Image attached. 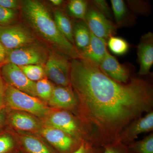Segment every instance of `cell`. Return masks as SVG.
Wrapping results in <instances>:
<instances>
[{
  "label": "cell",
  "mask_w": 153,
  "mask_h": 153,
  "mask_svg": "<svg viewBox=\"0 0 153 153\" xmlns=\"http://www.w3.org/2000/svg\"><path fill=\"white\" fill-rule=\"evenodd\" d=\"M70 84L78 99L76 116L100 146L118 142L127 126L153 110L152 80L133 76L121 83L84 58L71 60Z\"/></svg>",
  "instance_id": "obj_1"
},
{
  "label": "cell",
  "mask_w": 153,
  "mask_h": 153,
  "mask_svg": "<svg viewBox=\"0 0 153 153\" xmlns=\"http://www.w3.org/2000/svg\"><path fill=\"white\" fill-rule=\"evenodd\" d=\"M89 5V2L84 0H71L67 6L68 13L78 20L85 19Z\"/></svg>",
  "instance_id": "obj_24"
},
{
  "label": "cell",
  "mask_w": 153,
  "mask_h": 153,
  "mask_svg": "<svg viewBox=\"0 0 153 153\" xmlns=\"http://www.w3.org/2000/svg\"><path fill=\"white\" fill-rule=\"evenodd\" d=\"M14 134L18 141L19 149L25 153H57L45 140L38 135L20 132Z\"/></svg>",
  "instance_id": "obj_14"
},
{
  "label": "cell",
  "mask_w": 153,
  "mask_h": 153,
  "mask_svg": "<svg viewBox=\"0 0 153 153\" xmlns=\"http://www.w3.org/2000/svg\"><path fill=\"white\" fill-rule=\"evenodd\" d=\"M41 120L45 125L58 129L80 140L99 146L87 126L73 113L50 108L46 116Z\"/></svg>",
  "instance_id": "obj_3"
},
{
  "label": "cell",
  "mask_w": 153,
  "mask_h": 153,
  "mask_svg": "<svg viewBox=\"0 0 153 153\" xmlns=\"http://www.w3.org/2000/svg\"><path fill=\"white\" fill-rule=\"evenodd\" d=\"M84 21L91 33L106 42L116 33L117 27L115 24L89 3Z\"/></svg>",
  "instance_id": "obj_10"
},
{
  "label": "cell",
  "mask_w": 153,
  "mask_h": 153,
  "mask_svg": "<svg viewBox=\"0 0 153 153\" xmlns=\"http://www.w3.org/2000/svg\"><path fill=\"white\" fill-rule=\"evenodd\" d=\"M13 153H25L24 152H23V151L21 150V149H19L16 152H14Z\"/></svg>",
  "instance_id": "obj_38"
},
{
  "label": "cell",
  "mask_w": 153,
  "mask_h": 153,
  "mask_svg": "<svg viewBox=\"0 0 153 153\" xmlns=\"http://www.w3.org/2000/svg\"><path fill=\"white\" fill-rule=\"evenodd\" d=\"M107 19L112 21L113 14L109 5L106 1L104 0H94L89 2Z\"/></svg>",
  "instance_id": "obj_29"
},
{
  "label": "cell",
  "mask_w": 153,
  "mask_h": 153,
  "mask_svg": "<svg viewBox=\"0 0 153 153\" xmlns=\"http://www.w3.org/2000/svg\"><path fill=\"white\" fill-rule=\"evenodd\" d=\"M113 16L114 17L117 27L128 25L127 22L130 20L128 6L123 0H111Z\"/></svg>",
  "instance_id": "obj_20"
},
{
  "label": "cell",
  "mask_w": 153,
  "mask_h": 153,
  "mask_svg": "<svg viewBox=\"0 0 153 153\" xmlns=\"http://www.w3.org/2000/svg\"><path fill=\"white\" fill-rule=\"evenodd\" d=\"M98 66L107 76L121 83H126L131 77L128 68L120 63L108 51Z\"/></svg>",
  "instance_id": "obj_16"
},
{
  "label": "cell",
  "mask_w": 153,
  "mask_h": 153,
  "mask_svg": "<svg viewBox=\"0 0 153 153\" xmlns=\"http://www.w3.org/2000/svg\"><path fill=\"white\" fill-rule=\"evenodd\" d=\"M127 6L134 13L148 15L150 12V4L148 1H127Z\"/></svg>",
  "instance_id": "obj_28"
},
{
  "label": "cell",
  "mask_w": 153,
  "mask_h": 153,
  "mask_svg": "<svg viewBox=\"0 0 153 153\" xmlns=\"http://www.w3.org/2000/svg\"><path fill=\"white\" fill-rule=\"evenodd\" d=\"M60 52L50 50L44 65L46 77L55 85L67 86L70 84L71 61Z\"/></svg>",
  "instance_id": "obj_6"
},
{
  "label": "cell",
  "mask_w": 153,
  "mask_h": 153,
  "mask_svg": "<svg viewBox=\"0 0 153 153\" xmlns=\"http://www.w3.org/2000/svg\"><path fill=\"white\" fill-rule=\"evenodd\" d=\"M102 147L83 141L79 147L71 153H102Z\"/></svg>",
  "instance_id": "obj_31"
},
{
  "label": "cell",
  "mask_w": 153,
  "mask_h": 153,
  "mask_svg": "<svg viewBox=\"0 0 153 153\" xmlns=\"http://www.w3.org/2000/svg\"><path fill=\"white\" fill-rule=\"evenodd\" d=\"M6 108V103L4 94L0 92V111Z\"/></svg>",
  "instance_id": "obj_35"
},
{
  "label": "cell",
  "mask_w": 153,
  "mask_h": 153,
  "mask_svg": "<svg viewBox=\"0 0 153 153\" xmlns=\"http://www.w3.org/2000/svg\"><path fill=\"white\" fill-rule=\"evenodd\" d=\"M22 4V1L18 0H0V6L10 10H19Z\"/></svg>",
  "instance_id": "obj_32"
},
{
  "label": "cell",
  "mask_w": 153,
  "mask_h": 153,
  "mask_svg": "<svg viewBox=\"0 0 153 153\" xmlns=\"http://www.w3.org/2000/svg\"><path fill=\"white\" fill-rule=\"evenodd\" d=\"M19 15V10H10L0 6V26L16 24Z\"/></svg>",
  "instance_id": "obj_27"
},
{
  "label": "cell",
  "mask_w": 153,
  "mask_h": 153,
  "mask_svg": "<svg viewBox=\"0 0 153 153\" xmlns=\"http://www.w3.org/2000/svg\"><path fill=\"white\" fill-rule=\"evenodd\" d=\"M126 145L131 153H153V132L143 139Z\"/></svg>",
  "instance_id": "obj_22"
},
{
  "label": "cell",
  "mask_w": 153,
  "mask_h": 153,
  "mask_svg": "<svg viewBox=\"0 0 153 153\" xmlns=\"http://www.w3.org/2000/svg\"><path fill=\"white\" fill-rule=\"evenodd\" d=\"M5 83L4 82L1 74L0 72V92L4 94L5 88Z\"/></svg>",
  "instance_id": "obj_36"
},
{
  "label": "cell",
  "mask_w": 153,
  "mask_h": 153,
  "mask_svg": "<svg viewBox=\"0 0 153 153\" xmlns=\"http://www.w3.org/2000/svg\"><path fill=\"white\" fill-rule=\"evenodd\" d=\"M54 85L47 77L37 81L36 82L37 97L47 104L52 95Z\"/></svg>",
  "instance_id": "obj_23"
},
{
  "label": "cell",
  "mask_w": 153,
  "mask_h": 153,
  "mask_svg": "<svg viewBox=\"0 0 153 153\" xmlns=\"http://www.w3.org/2000/svg\"><path fill=\"white\" fill-rule=\"evenodd\" d=\"M138 61L140 76L148 75L153 64V34L149 32L143 35L137 46Z\"/></svg>",
  "instance_id": "obj_15"
},
{
  "label": "cell",
  "mask_w": 153,
  "mask_h": 153,
  "mask_svg": "<svg viewBox=\"0 0 153 153\" xmlns=\"http://www.w3.org/2000/svg\"><path fill=\"white\" fill-rule=\"evenodd\" d=\"M7 55V49L0 44V66L4 64Z\"/></svg>",
  "instance_id": "obj_34"
},
{
  "label": "cell",
  "mask_w": 153,
  "mask_h": 153,
  "mask_svg": "<svg viewBox=\"0 0 153 153\" xmlns=\"http://www.w3.org/2000/svg\"><path fill=\"white\" fill-rule=\"evenodd\" d=\"M73 33L74 46L79 53L89 44L91 31L85 21L78 20L73 24Z\"/></svg>",
  "instance_id": "obj_18"
},
{
  "label": "cell",
  "mask_w": 153,
  "mask_h": 153,
  "mask_svg": "<svg viewBox=\"0 0 153 153\" xmlns=\"http://www.w3.org/2000/svg\"><path fill=\"white\" fill-rule=\"evenodd\" d=\"M102 153H131L127 145L120 141L102 146Z\"/></svg>",
  "instance_id": "obj_30"
},
{
  "label": "cell",
  "mask_w": 153,
  "mask_h": 153,
  "mask_svg": "<svg viewBox=\"0 0 153 153\" xmlns=\"http://www.w3.org/2000/svg\"><path fill=\"white\" fill-rule=\"evenodd\" d=\"M49 51L38 41L13 50H7L4 64L12 63L19 66L30 65L44 66Z\"/></svg>",
  "instance_id": "obj_5"
},
{
  "label": "cell",
  "mask_w": 153,
  "mask_h": 153,
  "mask_svg": "<svg viewBox=\"0 0 153 153\" xmlns=\"http://www.w3.org/2000/svg\"><path fill=\"white\" fill-rule=\"evenodd\" d=\"M6 108L29 113L42 119L50 108L37 97L32 96L8 85L4 92Z\"/></svg>",
  "instance_id": "obj_4"
},
{
  "label": "cell",
  "mask_w": 153,
  "mask_h": 153,
  "mask_svg": "<svg viewBox=\"0 0 153 153\" xmlns=\"http://www.w3.org/2000/svg\"><path fill=\"white\" fill-rule=\"evenodd\" d=\"M107 42L97 37L91 32V38L87 47L79 52L82 58L89 60L98 65L107 52Z\"/></svg>",
  "instance_id": "obj_17"
},
{
  "label": "cell",
  "mask_w": 153,
  "mask_h": 153,
  "mask_svg": "<svg viewBox=\"0 0 153 153\" xmlns=\"http://www.w3.org/2000/svg\"><path fill=\"white\" fill-rule=\"evenodd\" d=\"M0 72L6 85L37 97L36 82L28 79L19 66L12 63H4L0 66Z\"/></svg>",
  "instance_id": "obj_9"
},
{
  "label": "cell",
  "mask_w": 153,
  "mask_h": 153,
  "mask_svg": "<svg viewBox=\"0 0 153 153\" xmlns=\"http://www.w3.org/2000/svg\"><path fill=\"white\" fill-rule=\"evenodd\" d=\"M19 149L18 141L13 132L4 129L0 132V153H13Z\"/></svg>",
  "instance_id": "obj_21"
},
{
  "label": "cell",
  "mask_w": 153,
  "mask_h": 153,
  "mask_svg": "<svg viewBox=\"0 0 153 153\" xmlns=\"http://www.w3.org/2000/svg\"><path fill=\"white\" fill-rule=\"evenodd\" d=\"M37 41L30 28L21 23L0 26V44L7 50H13Z\"/></svg>",
  "instance_id": "obj_7"
},
{
  "label": "cell",
  "mask_w": 153,
  "mask_h": 153,
  "mask_svg": "<svg viewBox=\"0 0 153 153\" xmlns=\"http://www.w3.org/2000/svg\"><path fill=\"white\" fill-rule=\"evenodd\" d=\"M36 135L45 140L57 153H72L83 141L62 131L44 124Z\"/></svg>",
  "instance_id": "obj_8"
},
{
  "label": "cell",
  "mask_w": 153,
  "mask_h": 153,
  "mask_svg": "<svg viewBox=\"0 0 153 153\" xmlns=\"http://www.w3.org/2000/svg\"><path fill=\"white\" fill-rule=\"evenodd\" d=\"M6 116L7 109L6 108L0 111V132L4 130L5 127L7 126Z\"/></svg>",
  "instance_id": "obj_33"
},
{
  "label": "cell",
  "mask_w": 153,
  "mask_h": 153,
  "mask_svg": "<svg viewBox=\"0 0 153 153\" xmlns=\"http://www.w3.org/2000/svg\"><path fill=\"white\" fill-rule=\"evenodd\" d=\"M153 111L146 114L131 122L124 129L120 136L119 141L126 145L134 141L141 134L152 132Z\"/></svg>",
  "instance_id": "obj_13"
},
{
  "label": "cell",
  "mask_w": 153,
  "mask_h": 153,
  "mask_svg": "<svg viewBox=\"0 0 153 153\" xmlns=\"http://www.w3.org/2000/svg\"><path fill=\"white\" fill-rule=\"evenodd\" d=\"M107 44L111 52L117 55H125L129 47L128 43L125 39L114 36L109 38Z\"/></svg>",
  "instance_id": "obj_26"
},
{
  "label": "cell",
  "mask_w": 153,
  "mask_h": 153,
  "mask_svg": "<svg viewBox=\"0 0 153 153\" xmlns=\"http://www.w3.org/2000/svg\"><path fill=\"white\" fill-rule=\"evenodd\" d=\"M50 2L53 5L59 7L63 4L64 1L63 0H51Z\"/></svg>",
  "instance_id": "obj_37"
},
{
  "label": "cell",
  "mask_w": 153,
  "mask_h": 153,
  "mask_svg": "<svg viewBox=\"0 0 153 153\" xmlns=\"http://www.w3.org/2000/svg\"><path fill=\"white\" fill-rule=\"evenodd\" d=\"M53 19L60 33L74 46L73 23L68 15L62 10L56 9L53 12Z\"/></svg>",
  "instance_id": "obj_19"
},
{
  "label": "cell",
  "mask_w": 153,
  "mask_h": 153,
  "mask_svg": "<svg viewBox=\"0 0 153 153\" xmlns=\"http://www.w3.org/2000/svg\"><path fill=\"white\" fill-rule=\"evenodd\" d=\"M26 76L33 82L46 77L44 66L41 65H30L19 66Z\"/></svg>",
  "instance_id": "obj_25"
},
{
  "label": "cell",
  "mask_w": 153,
  "mask_h": 153,
  "mask_svg": "<svg viewBox=\"0 0 153 153\" xmlns=\"http://www.w3.org/2000/svg\"><path fill=\"white\" fill-rule=\"evenodd\" d=\"M47 105L51 108L65 110L76 115L78 99L71 85L67 86L55 85Z\"/></svg>",
  "instance_id": "obj_12"
},
{
  "label": "cell",
  "mask_w": 153,
  "mask_h": 153,
  "mask_svg": "<svg viewBox=\"0 0 153 153\" xmlns=\"http://www.w3.org/2000/svg\"><path fill=\"white\" fill-rule=\"evenodd\" d=\"M7 109V126L20 132L37 134L44 126L39 118L29 113L15 110Z\"/></svg>",
  "instance_id": "obj_11"
},
{
  "label": "cell",
  "mask_w": 153,
  "mask_h": 153,
  "mask_svg": "<svg viewBox=\"0 0 153 153\" xmlns=\"http://www.w3.org/2000/svg\"><path fill=\"white\" fill-rule=\"evenodd\" d=\"M21 9L24 19L33 32L55 51L71 60L82 58L75 46L60 33L48 8L43 3L36 0L22 1Z\"/></svg>",
  "instance_id": "obj_2"
}]
</instances>
